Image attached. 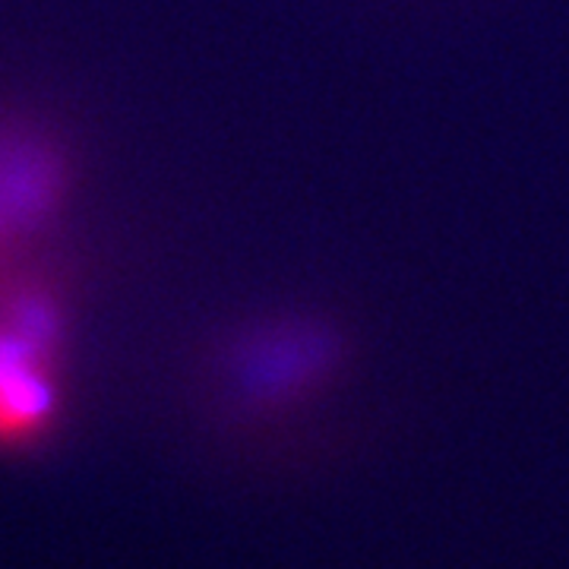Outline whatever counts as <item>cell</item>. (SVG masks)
Here are the masks:
<instances>
[{"label":"cell","instance_id":"7a4b0ae2","mask_svg":"<svg viewBox=\"0 0 569 569\" xmlns=\"http://www.w3.org/2000/svg\"><path fill=\"white\" fill-rule=\"evenodd\" d=\"M61 146L32 127H0V253L39 238L67 200Z\"/></svg>","mask_w":569,"mask_h":569},{"label":"cell","instance_id":"6da1fadb","mask_svg":"<svg viewBox=\"0 0 569 569\" xmlns=\"http://www.w3.org/2000/svg\"><path fill=\"white\" fill-rule=\"evenodd\" d=\"M63 336L54 284L17 279L0 288V452L41 447L61 425Z\"/></svg>","mask_w":569,"mask_h":569}]
</instances>
